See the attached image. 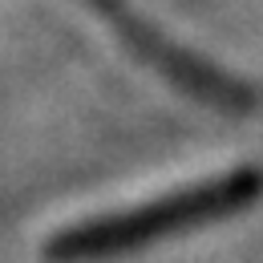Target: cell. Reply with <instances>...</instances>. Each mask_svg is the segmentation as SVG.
Wrapping results in <instances>:
<instances>
[{"label": "cell", "instance_id": "obj_1", "mask_svg": "<svg viewBox=\"0 0 263 263\" xmlns=\"http://www.w3.org/2000/svg\"><path fill=\"white\" fill-rule=\"evenodd\" d=\"M243 191V174L239 178H223V174H206V178H182V182H170L162 191H154L150 198H138V202H122V206H109L98 211L93 219H77L73 227H65V235H93L101 243L109 239H126V235H146L154 231L150 223H174V219H191V215H206L215 211L219 202L239 198Z\"/></svg>", "mask_w": 263, "mask_h": 263}]
</instances>
